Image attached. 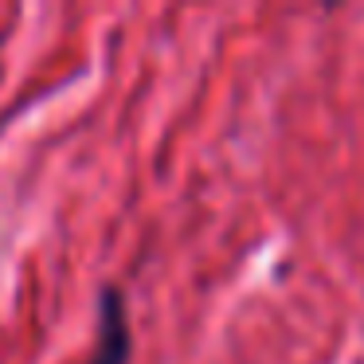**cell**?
Returning <instances> with one entry per match:
<instances>
[{
  "label": "cell",
  "instance_id": "6da1fadb",
  "mask_svg": "<svg viewBox=\"0 0 364 364\" xmlns=\"http://www.w3.org/2000/svg\"><path fill=\"white\" fill-rule=\"evenodd\" d=\"M129 317H126V298L118 286H106L98 298V345L87 364H129Z\"/></svg>",
  "mask_w": 364,
  "mask_h": 364
}]
</instances>
